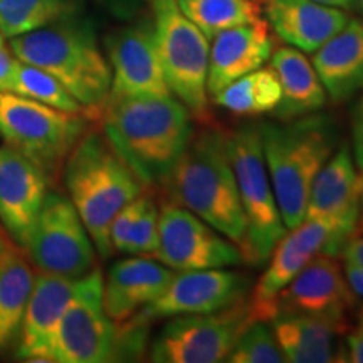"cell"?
I'll return each instance as SVG.
<instances>
[{
  "instance_id": "obj_1",
  "label": "cell",
  "mask_w": 363,
  "mask_h": 363,
  "mask_svg": "<svg viewBox=\"0 0 363 363\" xmlns=\"http://www.w3.org/2000/svg\"><path fill=\"white\" fill-rule=\"evenodd\" d=\"M103 135L145 187H167L194 136L190 110L175 96H108Z\"/></svg>"
},
{
  "instance_id": "obj_2",
  "label": "cell",
  "mask_w": 363,
  "mask_h": 363,
  "mask_svg": "<svg viewBox=\"0 0 363 363\" xmlns=\"http://www.w3.org/2000/svg\"><path fill=\"white\" fill-rule=\"evenodd\" d=\"M170 201L185 207L233 240L247 262V224L220 130L194 133L169 184Z\"/></svg>"
},
{
  "instance_id": "obj_3",
  "label": "cell",
  "mask_w": 363,
  "mask_h": 363,
  "mask_svg": "<svg viewBox=\"0 0 363 363\" xmlns=\"http://www.w3.org/2000/svg\"><path fill=\"white\" fill-rule=\"evenodd\" d=\"M259 130L281 217L291 230L305 220L313 182L338 148V126L331 116L313 113L279 123H262Z\"/></svg>"
},
{
  "instance_id": "obj_4",
  "label": "cell",
  "mask_w": 363,
  "mask_h": 363,
  "mask_svg": "<svg viewBox=\"0 0 363 363\" xmlns=\"http://www.w3.org/2000/svg\"><path fill=\"white\" fill-rule=\"evenodd\" d=\"M19 61L56 78L86 108H99L110 96L111 67L98 44L96 30L79 12L11 39Z\"/></svg>"
},
{
  "instance_id": "obj_5",
  "label": "cell",
  "mask_w": 363,
  "mask_h": 363,
  "mask_svg": "<svg viewBox=\"0 0 363 363\" xmlns=\"http://www.w3.org/2000/svg\"><path fill=\"white\" fill-rule=\"evenodd\" d=\"M65 182L99 256L110 257L113 219L147 187L98 131H86L72 148L65 163Z\"/></svg>"
},
{
  "instance_id": "obj_6",
  "label": "cell",
  "mask_w": 363,
  "mask_h": 363,
  "mask_svg": "<svg viewBox=\"0 0 363 363\" xmlns=\"http://www.w3.org/2000/svg\"><path fill=\"white\" fill-rule=\"evenodd\" d=\"M83 113H67L21 94L0 93V136L29 158L51 182L65 169L72 148L86 133Z\"/></svg>"
},
{
  "instance_id": "obj_7",
  "label": "cell",
  "mask_w": 363,
  "mask_h": 363,
  "mask_svg": "<svg viewBox=\"0 0 363 363\" xmlns=\"http://www.w3.org/2000/svg\"><path fill=\"white\" fill-rule=\"evenodd\" d=\"M227 152L247 224V264L269 261L276 244L288 234L262 152L259 125L246 123L227 135Z\"/></svg>"
},
{
  "instance_id": "obj_8",
  "label": "cell",
  "mask_w": 363,
  "mask_h": 363,
  "mask_svg": "<svg viewBox=\"0 0 363 363\" xmlns=\"http://www.w3.org/2000/svg\"><path fill=\"white\" fill-rule=\"evenodd\" d=\"M157 51L172 94L190 111L207 106L211 44L180 11L177 0H150Z\"/></svg>"
},
{
  "instance_id": "obj_9",
  "label": "cell",
  "mask_w": 363,
  "mask_h": 363,
  "mask_svg": "<svg viewBox=\"0 0 363 363\" xmlns=\"http://www.w3.org/2000/svg\"><path fill=\"white\" fill-rule=\"evenodd\" d=\"M24 251L40 272L78 279L94 269L96 247L69 199L48 192Z\"/></svg>"
},
{
  "instance_id": "obj_10",
  "label": "cell",
  "mask_w": 363,
  "mask_h": 363,
  "mask_svg": "<svg viewBox=\"0 0 363 363\" xmlns=\"http://www.w3.org/2000/svg\"><path fill=\"white\" fill-rule=\"evenodd\" d=\"M247 301L208 315L175 316L150 343L157 363L225 362L242 330L251 323Z\"/></svg>"
},
{
  "instance_id": "obj_11",
  "label": "cell",
  "mask_w": 363,
  "mask_h": 363,
  "mask_svg": "<svg viewBox=\"0 0 363 363\" xmlns=\"http://www.w3.org/2000/svg\"><path fill=\"white\" fill-rule=\"evenodd\" d=\"M103 276L98 267L79 278L59 323L54 362L104 363L118 360V325L103 305Z\"/></svg>"
},
{
  "instance_id": "obj_12",
  "label": "cell",
  "mask_w": 363,
  "mask_h": 363,
  "mask_svg": "<svg viewBox=\"0 0 363 363\" xmlns=\"http://www.w3.org/2000/svg\"><path fill=\"white\" fill-rule=\"evenodd\" d=\"M155 259L170 269L185 272L239 266L244 256L233 240L170 201L160 207Z\"/></svg>"
},
{
  "instance_id": "obj_13",
  "label": "cell",
  "mask_w": 363,
  "mask_h": 363,
  "mask_svg": "<svg viewBox=\"0 0 363 363\" xmlns=\"http://www.w3.org/2000/svg\"><path fill=\"white\" fill-rule=\"evenodd\" d=\"M343 244L333 227L316 219H305L276 244L267 269L249 293L247 305L254 320L269 321L274 316V303L288 284L296 278L316 254L338 257Z\"/></svg>"
},
{
  "instance_id": "obj_14",
  "label": "cell",
  "mask_w": 363,
  "mask_h": 363,
  "mask_svg": "<svg viewBox=\"0 0 363 363\" xmlns=\"http://www.w3.org/2000/svg\"><path fill=\"white\" fill-rule=\"evenodd\" d=\"M357 303V294L337 257L316 254L276 299L274 315L291 313L316 318L345 333Z\"/></svg>"
},
{
  "instance_id": "obj_15",
  "label": "cell",
  "mask_w": 363,
  "mask_h": 363,
  "mask_svg": "<svg viewBox=\"0 0 363 363\" xmlns=\"http://www.w3.org/2000/svg\"><path fill=\"white\" fill-rule=\"evenodd\" d=\"M251 289V278L240 271L227 267L185 271L175 274L165 291L142 308L136 316L150 323L155 318L224 311L246 301Z\"/></svg>"
},
{
  "instance_id": "obj_16",
  "label": "cell",
  "mask_w": 363,
  "mask_h": 363,
  "mask_svg": "<svg viewBox=\"0 0 363 363\" xmlns=\"http://www.w3.org/2000/svg\"><path fill=\"white\" fill-rule=\"evenodd\" d=\"M111 96H174L167 84L150 21L131 22L104 39Z\"/></svg>"
},
{
  "instance_id": "obj_17",
  "label": "cell",
  "mask_w": 363,
  "mask_h": 363,
  "mask_svg": "<svg viewBox=\"0 0 363 363\" xmlns=\"http://www.w3.org/2000/svg\"><path fill=\"white\" fill-rule=\"evenodd\" d=\"M362 190L363 179L353 163L350 147L340 145L313 182L305 219L330 224L345 247L357 235Z\"/></svg>"
},
{
  "instance_id": "obj_18",
  "label": "cell",
  "mask_w": 363,
  "mask_h": 363,
  "mask_svg": "<svg viewBox=\"0 0 363 363\" xmlns=\"http://www.w3.org/2000/svg\"><path fill=\"white\" fill-rule=\"evenodd\" d=\"M78 284L79 278H65L49 272L35 276L17 340L19 358L27 362H54L59 323L78 291Z\"/></svg>"
},
{
  "instance_id": "obj_19",
  "label": "cell",
  "mask_w": 363,
  "mask_h": 363,
  "mask_svg": "<svg viewBox=\"0 0 363 363\" xmlns=\"http://www.w3.org/2000/svg\"><path fill=\"white\" fill-rule=\"evenodd\" d=\"M49 180L29 158L9 145L0 147V220L24 249L43 206Z\"/></svg>"
},
{
  "instance_id": "obj_20",
  "label": "cell",
  "mask_w": 363,
  "mask_h": 363,
  "mask_svg": "<svg viewBox=\"0 0 363 363\" xmlns=\"http://www.w3.org/2000/svg\"><path fill=\"white\" fill-rule=\"evenodd\" d=\"M175 271L143 256L115 262L103 281V305L115 323H123L165 291Z\"/></svg>"
},
{
  "instance_id": "obj_21",
  "label": "cell",
  "mask_w": 363,
  "mask_h": 363,
  "mask_svg": "<svg viewBox=\"0 0 363 363\" xmlns=\"http://www.w3.org/2000/svg\"><path fill=\"white\" fill-rule=\"evenodd\" d=\"M212 40L207 67V93L212 96L242 76L259 69L272 56L269 27L262 19L222 30Z\"/></svg>"
},
{
  "instance_id": "obj_22",
  "label": "cell",
  "mask_w": 363,
  "mask_h": 363,
  "mask_svg": "<svg viewBox=\"0 0 363 363\" xmlns=\"http://www.w3.org/2000/svg\"><path fill=\"white\" fill-rule=\"evenodd\" d=\"M266 17L276 35L291 48L315 54L350 21L343 9L313 0H264Z\"/></svg>"
},
{
  "instance_id": "obj_23",
  "label": "cell",
  "mask_w": 363,
  "mask_h": 363,
  "mask_svg": "<svg viewBox=\"0 0 363 363\" xmlns=\"http://www.w3.org/2000/svg\"><path fill=\"white\" fill-rule=\"evenodd\" d=\"M326 94L345 103L363 91V21L350 19L313 56Z\"/></svg>"
},
{
  "instance_id": "obj_24",
  "label": "cell",
  "mask_w": 363,
  "mask_h": 363,
  "mask_svg": "<svg viewBox=\"0 0 363 363\" xmlns=\"http://www.w3.org/2000/svg\"><path fill=\"white\" fill-rule=\"evenodd\" d=\"M271 67L281 84V101L274 111L281 121L323 110L328 94L305 52L294 48H281L271 56Z\"/></svg>"
},
{
  "instance_id": "obj_25",
  "label": "cell",
  "mask_w": 363,
  "mask_h": 363,
  "mask_svg": "<svg viewBox=\"0 0 363 363\" xmlns=\"http://www.w3.org/2000/svg\"><path fill=\"white\" fill-rule=\"evenodd\" d=\"M269 323L284 362L325 363L338 362V337L342 331L316 318L276 313Z\"/></svg>"
},
{
  "instance_id": "obj_26",
  "label": "cell",
  "mask_w": 363,
  "mask_h": 363,
  "mask_svg": "<svg viewBox=\"0 0 363 363\" xmlns=\"http://www.w3.org/2000/svg\"><path fill=\"white\" fill-rule=\"evenodd\" d=\"M21 249L7 242L0 252V352L9 350L19 340L35 279Z\"/></svg>"
},
{
  "instance_id": "obj_27",
  "label": "cell",
  "mask_w": 363,
  "mask_h": 363,
  "mask_svg": "<svg viewBox=\"0 0 363 363\" xmlns=\"http://www.w3.org/2000/svg\"><path fill=\"white\" fill-rule=\"evenodd\" d=\"M281 101V84L272 67H259L214 94V103L235 115H267Z\"/></svg>"
},
{
  "instance_id": "obj_28",
  "label": "cell",
  "mask_w": 363,
  "mask_h": 363,
  "mask_svg": "<svg viewBox=\"0 0 363 363\" xmlns=\"http://www.w3.org/2000/svg\"><path fill=\"white\" fill-rule=\"evenodd\" d=\"M177 4L208 40L222 30L261 21V7L254 0H177Z\"/></svg>"
},
{
  "instance_id": "obj_29",
  "label": "cell",
  "mask_w": 363,
  "mask_h": 363,
  "mask_svg": "<svg viewBox=\"0 0 363 363\" xmlns=\"http://www.w3.org/2000/svg\"><path fill=\"white\" fill-rule=\"evenodd\" d=\"M76 12L78 0H0V33L12 39Z\"/></svg>"
},
{
  "instance_id": "obj_30",
  "label": "cell",
  "mask_w": 363,
  "mask_h": 363,
  "mask_svg": "<svg viewBox=\"0 0 363 363\" xmlns=\"http://www.w3.org/2000/svg\"><path fill=\"white\" fill-rule=\"evenodd\" d=\"M9 91L67 113L84 111L83 104L56 78H52L49 72L39 69V67L19 61V59H17Z\"/></svg>"
},
{
  "instance_id": "obj_31",
  "label": "cell",
  "mask_w": 363,
  "mask_h": 363,
  "mask_svg": "<svg viewBox=\"0 0 363 363\" xmlns=\"http://www.w3.org/2000/svg\"><path fill=\"white\" fill-rule=\"evenodd\" d=\"M225 362L230 363H283L284 357L269 321L254 320L249 323L230 350Z\"/></svg>"
},
{
  "instance_id": "obj_32",
  "label": "cell",
  "mask_w": 363,
  "mask_h": 363,
  "mask_svg": "<svg viewBox=\"0 0 363 363\" xmlns=\"http://www.w3.org/2000/svg\"><path fill=\"white\" fill-rule=\"evenodd\" d=\"M158 216H160V208L148 194L143 192L142 206L131 227L126 254L155 257L158 249Z\"/></svg>"
},
{
  "instance_id": "obj_33",
  "label": "cell",
  "mask_w": 363,
  "mask_h": 363,
  "mask_svg": "<svg viewBox=\"0 0 363 363\" xmlns=\"http://www.w3.org/2000/svg\"><path fill=\"white\" fill-rule=\"evenodd\" d=\"M104 11L120 21L131 22L140 17L150 0H96Z\"/></svg>"
},
{
  "instance_id": "obj_34",
  "label": "cell",
  "mask_w": 363,
  "mask_h": 363,
  "mask_svg": "<svg viewBox=\"0 0 363 363\" xmlns=\"http://www.w3.org/2000/svg\"><path fill=\"white\" fill-rule=\"evenodd\" d=\"M352 136H353V160L357 169L363 175V91L358 96L352 115ZM363 179V177H362Z\"/></svg>"
},
{
  "instance_id": "obj_35",
  "label": "cell",
  "mask_w": 363,
  "mask_h": 363,
  "mask_svg": "<svg viewBox=\"0 0 363 363\" xmlns=\"http://www.w3.org/2000/svg\"><path fill=\"white\" fill-rule=\"evenodd\" d=\"M17 57L13 56L12 51H9L6 45H0V93L9 91L13 69H16Z\"/></svg>"
},
{
  "instance_id": "obj_36",
  "label": "cell",
  "mask_w": 363,
  "mask_h": 363,
  "mask_svg": "<svg viewBox=\"0 0 363 363\" xmlns=\"http://www.w3.org/2000/svg\"><path fill=\"white\" fill-rule=\"evenodd\" d=\"M345 355L347 362L363 363V328H355L347 335V343H345Z\"/></svg>"
},
{
  "instance_id": "obj_37",
  "label": "cell",
  "mask_w": 363,
  "mask_h": 363,
  "mask_svg": "<svg viewBox=\"0 0 363 363\" xmlns=\"http://www.w3.org/2000/svg\"><path fill=\"white\" fill-rule=\"evenodd\" d=\"M340 256H342L343 261L348 262V264L363 267V238L353 235V238L345 244L343 251Z\"/></svg>"
},
{
  "instance_id": "obj_38",
  "label": "cell",
  "mask_w": 363,
  "mask_h": 363,
  "mask_svg": "<svg viewBox=\"0 0 363 363\" xmlns=\"http://www.w3.org/2000/svg\"><path fill=\"white\" fill-rule=\"evenodd\" d=\"M345 278H347L348 284L357 296L363 298V267L345 262Z\"/></svg>"
},
{
  "instance_id": "obj_39",
  "label": "cell",
  "mask_w": 363,
  "mask_h": 363,
  "mask_svg": "<svg viewBox=\"0 0 363 363\" xmlns=\"http://www.w3.org/2000/svg\"><path fill=\"white\" fill-rule=\"evenodd\" d=\"M313 2L323 4V6H328V7H337V9H343V11H348V9L355 7L357 0H313Z\"/></svg>"
},
{
  "instance_id": "obj_40",
  "label": "cell",
  "mask_w": 363,
  "mask_h": 363,
  "mask_svg": "<svg viewBox=\"0 0 363 363\" xmlns=\"http://www.w3.org/2000/svg\"><path fill=\"white\" fill-rule=\"evenodd\" d=\"M357 234H362L363 235V190H362V199H360V217H358Z\"/></svg>"
},
{
  "instance_id": "obj_41",
  "label": "cell",
  "mask_w": 363,
  "mask_h": 363,
  "mask_svg": "<svg viewBox=\"0 0 363 363\" xmlns=\"http://www.w3.org/2000/svg\"><path fill=\"white\" fill-rule=\"evenodd\" d=\"M358 326H360V328H363V306L360 308V311H358Z\"/></svg>"
},
{
  "instance_id": "obj_42",
  "label": "cell",
  "mask_w": 363,
  "mask_h": 363,
  "mask_svg": "<svg viewBox=\"0 0 363 363\" xmlns=\"http://www.w3.org/2000/svg\"><path fill=\"white\" fill-rule=\"evenodd\" d=\"M355 6L358 7V11H360V13L363 16V0H357Z\"/></svg>"
},
{
  "instance_id": "obj_43",
  "label": "cell",
  "mask_w": 363,
  "mask_h": 363,
  "mask_svg": "<svg viewBox=\"0 0 363 363\" xmlns=\"http://www.w3.org/2000/svg\"><path fill=\"white\" fill-rule=\"evenodd\" d=\"M6 244H7V242H6V240H4L2 235H0V252H2V249L6 247Z\"/></svg>"
},
{
  "instance_id": "obj_44",
  "label": "cell",
  "mask_w": 363,
  "mask_h": 363,
  "mask_svg": "<svg viewBox=\"0 0 363 363\" xmlns=\"http://www.w3.org/2000/svg\"><path fill=\"white\" fill-rule=\"evenodd\" d=\"M4 44V35H2V33H0V45Z\"/></svg>"
},
{
  "instance_id": "obj_45",
  "label": "cell",
  "mask_w": 363,
  "mask_h": 363,
  "mask_svg": "<svg viewBox=\"0 0 363 363\" xmlns=\"http://www.w3.org/2000/svg\"><path fill=\"white\" fill-rule=\"evenodd\" d=\"M254 2H264V0H254Z\"/></svg>"
}]
</instances>
